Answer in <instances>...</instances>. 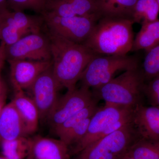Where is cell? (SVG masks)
<instances>
[{
    "label": "cell",
    "instance_id": "19",
    "mask_svg": "<svg viewBox=\"0 0 159 159\" xmlns=\"http://www.w3.org/2000/svg\"><path fill=\"white\" fill-rule=\"evenodd\" d=\"M159 44V19L142 24L134 39L131 51L144 50L145 52Z\"/></svg>",
    "mask_w": 159,
    "mask_h": 159
},
{
    "label": "cell",
    "instance_id": "27",
    "mask_svg": "<svg viewBox=\"0 0 159 159\" xmlns=\"http://www.w3.org/2000/svg\"><path fill=\"white\" fill-rule=\"evenodd\" d=\"M143 92L151 105L159 107V75L145 81Z\"/></svg>",
    "mask_w": 159,
    "mask_h": 159
},
{
    "label": "cell",
    "instance_id": "33",
    "mask_svg": "<svg viewBox=\"0 0 159 159\" xmlns=\"http://www.w3.org/2000/svg\"><path fill=\"white\" fill-rule=\"evenodd\" d=\"M157 2L159 6V0H157Z\"/></svg>",
    "mask_w": 159,
    "mask_h": 159
},
{
    "label": "cell",
    "instance_id": "24",
    "mask_svg": "<svg viewBox=\"0 0 159 159\" xmlns=\"http://www.w3.org/2000/svg\"><path fill=\"white\" fill-rule=\"evenodd\" d=\"M140 69L145 82L159 75V44L146 52Z\"/></svg>",
    "mask_w": 159,
    "mask_h": 159
},
{
    "label": "cell",
    "instance_id": "29",
    "mask_svg": "<svg viewBox=\"0 0 159 159\" xmlns=\"http://www.w3.org/2000/svg\"><path fill=\"white\" fill-rule=\"evenodd\" d=\"M7 90H6L0 93V114L7 104L6 100L7 98Z\"/></svg>",
    "mask_w": 159,
    "mask_h": 159
},
{
    "label": "cell",
    "instance_id": "26",
    "mask_svg": "<svg viewBox=\"0 0 159 159\" xmlns=\"http://www.w3.org/2000/svg\"><path fill=\"white\" fill-rule=\"evenodd\" d=\"M45 0H8V7L13 11L30 9L41 14L46 5Z\"/></svg>",
    "mask_w": 159,
    "mask_h": 159
},
{
    "label": "cell",
    "instance_id": "5",
    "mask_svg": "<svg viewBox=\"0 0 159 159\" xmlns=\"http://www.w3.org/2000/svg\"><path fill=\"white\" fill-rule=\"evenodd\" d=\"M139 66L138 57L132 55L96 56L91 60L80 79L81 85L95 89L114 78L119 71H126Z\"/></svg>",
    "mask_w": 159,
    "mask_h": 159
},
{
    "label": "cell",
    "instance_id": "23",
    "mask_svg": "<svg viewBox=\"0 0 159 159\" xmlns=\"http://www.w3.org/2000/svg\"><path fill=\"white\" fill-rule=\"evenodd\" d=\"M134 159H159V140L139 139L128 152Z\"/></svg>",
    "mask_w": 159,
    "mask_h": 159
},
{
    "label": "cell",
    "instance_id": "18",
    "mask_svg": "<svg viewBox=\"0 0 159 159\" xmlns=\"http://www.w3.org/2000/svg\"><path fill=\"white\" fill-rule=\"evenodd\" d=\"M137 0H97L101 17L122 18L132 20Z\"/></svg>",
    "mask_w": 159,
    "mask_h": 159
},
{
    "label": "cell",
    "instance_id": "15",
    "mask_svg": "<svg viewBox=\"0 0 159 159\" xmlns=\"http://www.w3.org/2000/svg\"><path fill=\"white\" fill-rule=\"evenodd\" d=\"M68 146L59 139L37 135L31 138V146L26 159H70Z\"/></svg>",
    "mask_w": 159,
    "mask_h": 159
},
{
    "label": "cell",
    "instance_id": "11",
    "mask_svg": "<svg viewBox=\"0 0 159 159\" xmlns=\"http://www.w3.org/2000/svg\"><path fill=\"white\" fill-rule=\"evenodd\" d=\"M62 88L54 77L51 67L39 76L29 89L30 97L37 107L40 121H48L59 97L58 92Z\"/></svg>",
    "mask_w": 159,
    "mask_h": 159
},
{
    "label": "cell",
    "instance_id": "25",
    "mask_svg": "<svg viewBox=\"0 0 159 159\" xmlns=\"http://www.w3.org/2000/svg\"><path fill=\"white\" fill-rule=\"evenodd\" d=\"M91 118L85 119L59 139L64 142L69 148L77 144L86 134Z\"/></svg>",
    "mask_w": 159,
    "mask_h": 159
},
{
    "label": "cell",
    "instance_id": "12",
    "mask_svg": "<svg viewBox=\"0 0 159 159\" xmlns=\"http://www.w3.org/2000/svg\"><path fill=\"white\" fill-rule=\"evenodd\" d=\"M10 80L13 89H29L43 72L52 66V61L10 60Z\"/></svg>",
    "mask_w": 159,
    "mask_h": 159
},
{
    "label": "cell",
    "instance_id": "3",
    "mask_svg": "<svg viewBox=\"0 0 159 159\" xmlns=\"http://www.w3.org/2000/svg\"><path fill=\"white\" fill-rule=\"evenodd\" d=\"M145 82L139 66L124 71L92 92L95 99L103 100L106 104L135 108L143 104Z\"/></svg>",
    "mask_w": 159,
    "mask_h": 159
},
{
    "label": "cell",
    "instance_id": "28",
    "mask_svg": "<svg viewBox=\"0 0 159 159\" xmlns=\"http://www.w3.org/2000/svg\"><path fill=\"white\" fill-rule=\"evenodd\" d=\"M6 45L5 43L1 41L0 43V93L3 91L7 90V86L2 75V70L6 60Z\"/></svg>",
    "mask_w": 159,
    "mask_h": 159
},
{
    "label": "cell",
    "instance_id": "32",
    "mask_svg": "<svg viewBox=\"0 0 159 159\" xmlns=\"http://www.w3.org/2000/svg\"><path fill=\"white\" fill-rule=\"evenodd\" d=\"M0 159H7L2 153L0 154Z\"/></svg>",
    "mask_w": 159,
    "mask_h": 159
},
{
    "label": "cell",
    "instance_id": "14",
    "mask_svg": "<svg viewBox=\"0 0 159 159\" xmlns=\"http://www.w3.org/2000/svg\"><path fill=\"white\" fill-rule=\"evenodd\" d=\"M133 124L140 139L159 140V107L141 104L134 109Z\"/></svg>",
    "mask_w": 159,
    "mask_h": 159
},
{
    "label": "cell",
    "instance_id": "1",
    "mask_svg": "<svg viewBox=\"0 0 159 159\" xmlns=\"http://www.w3.org/2000/svg\"><path fill=\"white\" fill-rule=\"evenodd\" d=\"M51 42L52 70L61 88L67 90L76 87L77 81L95 55L82 44L47 33Z\"/></svg>",
    "mask_w": 159,
    "mask_h": 159
},
{
    "label": "cell",
    "instance_id": "10",
    "mask_svg": "<svg viewBox=\"0 0 159 159\" xmlns=\"http://www.w3.org/2000/svg\"><path fill=\"white\" fill-rule=\"evenodd\" d=\"M97 100L92 91L85 87L67 90L59 97L48 121L54 130L70 117Z\"/></svg>",
    "mask_w": 159,
    "mask_h": 159
},
{
    "label": "cell",
    "instance_id": "20",
    "mask_svg": "<svg viewBox=\"0 0 159 159\" xmlns=\"http://www.w3.org/2000/svg\"><path fill=\"white\" fill-rule=\"evenodd\" d=\"M1 143V153L7 159H26L31 146V138L23 137Z\"/></svg>",
    "mask_w": 159,
    "mask_h": 159
},
{
    "label": "cell",
    "instance_id": "17",
    "mask_svg": "<svg viewBox=\"0 0 159 159\" xmlns=\"http://www.w3.org/2000/svg\"><path fill=\"white\" fill-rule=\"evenodd\" d=\"M14 95L11 102L18 111L25 124L29 135L34 133L40 121L38 110L33 99L24 90L13 89Z\"/></svg>",
    "mask_w": 159,
    "mask_h": 159
},
{
    "label": "cell",
    "instance_id": "13",
    "mask_svg": "<svg viewBox=\"0 0 159 159\" xmlns=\"http://www.w3.org/2000/svg\"><path fill=\"white\" fill-rule=\"evenodd\" d=\"M43 12L61 17L93 15L101 16L97 0H51L46 2Z\"/></svg>",
    "mask_w": 159,
    "mask_h": 159
},
{
    "label": "cell",
    "instance_id": "4",
    "mask_svg": "<svg viewBox=\"0 0 159 159\" xmlns=\"http://www.w3.org/2000/svg\"><path fill=\"white\" fill-rule=\"evenodd\" d=\"M139 139L132 122L92 143L73 159H123Z\"/></svg>",
    "mask_w": 159,
    "mask_h": 159
},
{
    "label": "cell",
    "instance_id": "7",
    "mask_svg": "<svg viewBox=\"0 0 159 159\" xmlns=\"http://www.w3.org/2000/svg\"><path fill=\"white\" fill-rule=\"evenodd\" d=\"M43 24L42 15H29L7 8L0 11V40L10 45L26 35L41 32Z\"/></svg>",
    "mask_w": 159,
    "mask_h": 159
},
{
    "label": "cell",
    "instance_id": "34",
    "mask_svg": "<svg viewBox=\"0 0 159 159\" xmlns=\"http://www.w3.org/2000/svg\"><path fill=\"white\" fill-rule=\"evenodd\" d=\"M46 2H48V1H51V0H45Z\"/></svg>",
    "mask_w": 159,
    "mask_h": 159
},
{
    "label": "cell",
    "instance_id": "21",
    "mask_svg": "<svg viewBox=\"0 0 159 159\" xmlns=\"http://www.w3.org/2000/svg\"><path fill=\"white\" fill-rule=\"evenodd\" d=\"M159 6L157 0H137L132 20L134 23L153 21L158 19Z\"/></svg>",
    "mask_w": 159,
    "mask_h": 159
},
{
    "label": "cell",
    "instance_id": "6",
    "mask_svg": "<svg viewBox=\"0 0 159 159\" xmlns=\"http://www.w3.org/2000/svg\"><path fill=\"white\" fill-rule=\"evenodd\" d=\"M41 14L48 31L82 44L101 17L99 15L61 17L47 12Z\"/></svg>",
    "mask_w": 159,
    "mask_h": 159
},
{
    "label": "cell",
    "instance_id": "22",
    "mask_svg": "<svg viewBox=\"0 0 159 159\" xmlns=\"http://www.w3.org/2000/svg\"><path fill=\"white\" fill-rule=\"evenodd\" d=\"M99 102V100L97 99L89 105L70 117L61 125L57 126L53 130L56 135L60 139L83 121L93 116L100 107L98 105Z\"/></svg>",
    "mask_w": 159,
    "mask_h": 159
},
{
    "label": "cell",
    "instance_id": "31",
    "mask_svg": "<svg viewBox=\"0 0 159 159\" xmlns=\"http://www.w3.org/2000/svg\"><path fill=\"white\" fill-rule=\"evenodd\" d=\"M123 159H134V158H133L132 157L130 156L129 154L128 153H127V154L125 156V157L123 158Z\"/></svg>",
    "mask_w": 159,
    "mask_h": 159
},
{
    "label": "cell",
    "instance_id": "9",
    "mask_svg": "<svg viewBox=\"0 0 159 159\" xmlns=\"http://www.w3.org/2000/svg\"><path fill=\"white\" fill-rule=\"evenodd\" d=\"M6 60L52 61L51 42L48 34L41 32L24 36L12 44L6 46Z\"/></svg>",
    "mask_w": 159,
    "mask_h": 159
},
{
    "label": "cell",
    "instance_id": "16",
    "mask_svg": "<svg viewBox=\"0 0 159 159\" xmlns=\"http://www.w3.org/2000/svg\"><path fill=\"white\" fill-rule=\"evenodd\" d=\"M29 136L24 120L11 101L0 114V142Z\"/></svg>",
    "mask_w": 159,
    "mask_h": 159
},
{
    "label": "cell",
    "instance_id": "2",
    "mask_svg": "<svg viewBox=\"0 0 159 159\" xmlns=\"http://www.w3.org/2000/svg\"><path fill=\"white\" fill-rule=\"evenodd\" d=\"M129 19L101 17L83 44L95 55H127L134 41L133 25Z\"/></svg>",
    "mask_w": 159,
    "mask_h": 159
},
{
    "label": "cell",
    "instance_id": "8",
    "mask_svg": "<svg viewBox=\"0 0 159 159\" xmlns=\"http://www.w3.org/2000/svg\"><path fill=\"white\" fill-rule=\"evenodd\" d=\"M134 109L106 103L103 107H99L91 118L85 136L70 148V155L77 154L99 140L101 134L110 124L130 113Z\"/></svg>",
    "mask_w": 159,
    "mask_h": 159
},
{
    "label": "cell",
    "instance_id": "30",
    "mask_svg": "<svg viewBox=\"0 0 159 159\" xmlns=\"http://www.w3.org/2000/svg\"><path fill=\"white\" fill-rule=\"evenodd\" d=\"M7 8H8V0H0V11Z\"/></svg>",
    "mask_w": 159,
    "mask_h": 159
}]
</instances>
